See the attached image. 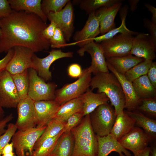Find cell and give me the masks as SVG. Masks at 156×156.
Here are the masks:
<instances>
[{"instance_id": "6da1fadb", "label": "cell", "mask_w": 156, "mask_h": 156, "mask_svg": "<svg viewBox=\"0 0 156 156\" xmlns=\"http://www.w3.org/2000/svg\"><path fill=\"white\" fill-rule=\"evenodd\" d=\"M47 26L34 14L12 10L8 16L0 18V53L17 46L28 48L34 53L48 49L49 40L42 34Z\"/></svg>"}, {"instance_id": "7a4b0ae2", "label": "cell", "mask_w": 156, "mask_h": 156, "mask_svg": "<svg viewBox=\"0 0 156 156\" xmlns=\"http://www.w3.org/2000/svg\"><path fill=\"white\" fill-rule=\"evenodd\" d=\"M91 90L97 89V93H103L107 96L114 107L117 115L124 111L125 99L119 81L112 73H101L92 78L90 84Z\"/></svg>"}, {"instance_id": "3957f363", "label": "cell", "mask_w": 156, "mask_h": 156, "mask_svg": "<svg viewBox=\"0 0 156 156\" xmlns=\"http://www.w3.org/2000/svg\"><path fill=\"white\" fill-rule=\"evenodd\" d=\"M79 124L71 131L74 139L71 156H96V135L91 126L90 115L85 116Z\"/></svg>"}, {"instance_id": "277c9868", "label": "cell", "mask_w": 156, "mask_h": 156, "mask_svg": "<svg viewBox=\"0 0 156 156\" xmlns=\"http://www.w3.org/2000/svg\"><path fill=\"white\" fill-rule=\"evenodd\" d=\"M89 115L91 126L96 135L103 136L110 133L117 116L111 105L108 103L101 105Z\"/></svg>"}, {"instance_id": "5b68a950", "label": "cell", "mask_w": 156, "mask_h": 156, "mask_svg": "<svg viewBox=\"0 0 156 156\" xmlns=\"http://www.w3.org/2000/svg\"><path fill=\"white\" fill-rule=\"evenodd\" d=\"M91 74L88 68L83 69L82 75L77 80L66 84L56 90L54 101L60 105L70 100L79 98L90 87Z\"/></svg>"}, {"instance_id": "8992f818", "label": "cell", "mask_w": 156, "mask_h": 156, "mask_svg": "<svg viewBox=\"0 0 156 156\" xmlns=\"http://www.w3.org/2000/svg\"><path fill=\"white\" fill-rule=\"evenodd\" d=\"M46 127L16 131L11 140L16 156H32L35 144Z\"/></svg>"}, {"instance_id": "52a82bcc", "label": "cell", "mask_w": 156, "mask_h": 156, "mask_svg": "<svg viewBox=\"0 0 156 156\" xmlns=\"http://www.w3.org/2000/svg\"><path fill=\"white\" fill-rule=\"evenodd\" d=\"M28 72V96L34 101L54 100L57 85L53 82L46 83L33 68L29 69Z\"/></svg>"}, {"instance_id": "ba28073f", "label": "cell", "mask_w": 156, "mask_h": 156, "mask_svg": "<svg viewBox=\"0 0 156 156\" xmlns=\"http://www.w3.org/2000/svg\"><path fill=\"white\" fill-rule=\"evenodd\" d=\"M131 34H118L99 43L106 59L130 54L134 37Z\"/></svg>"}, {"instance_id": "9c48e42d", "label": "cell", "mask_w": 156, "mask_h": 156, "mask_svg": "<svg viewBox=\"0 0 156 156\" xmlns=\"http://www.w3.org/2000/svg\"><path fill=\"white\" fill-rule=\"evenodd\" d=\"M20 99L12 75L5 70L0 72V105L16 108Z\"/></svg>"}, {"instance_id": "30bf717a", "label": "cell", "mask_w": 156, "mask_h": 156, "mask_svg": "<svg viewBox=\"0 0 156 156\" xmlns=\"http://www.w3.org/2000/svg\"><path fill=\"white\" fill-rule=\"evenodd\" d=\"M73 53L64 52L61 49H54L49 52L46 57L40 58L34 54L32 57V68L36 72L38 75L46 82L52 78V73L49 70L51 64L55 61L65 57H71Z\"/></svg>"}, {"instance_id": "8fae6325", "label": "cell", "mask_w": 156, "mask_h": 156, "mask_svg": "<svg viewBox=\"0 0 156 156\" xmlns=\"http://www.w3.org/2000/svg\"><path fill=\"white\" fill-rule=\"evenodd\" d=\"M47 16L62 30L66 41H69L74 31V10L71 1L69 0L60 11L50 13Z\"/></svg>"}, {"instance_id": "7c38bea8", "label": "cell", "mask_w": 156, "mask_h": 156, "mask_svg": "<svg viewBox=\"0 0 156 156\" xmlns=\"http://www.w3.org/2000/svg\"><path fill=\"white\" fill-rule=\"evenodd\" d=\"M16 108L18 117L15 124L18 130H25L36 127L34 101L28 96L20 100Z\"/></svg>"}, {"instance_id": "4fadbf2b", "label": "cell", "mask_w": 156, "mask_h": 156, "mask_svg": "<svg viewBox=\"0 0 156 156\" xmlns=\"http://www.w3.org/2000/svg\"><path fill=\"white\" fill-rule=\"evenodd\" d=\"M13 49V55L5 70L13 75L32 68V57L34 53L30 49L23 47L17 46Z\"/></svg>"}, {"instance_id": "5bb4252c", "label": "cell", "mask_w": 156, "mask_h": 156, "mask_svg": "<svg viewBox=\"0 0 156 156\" xmlns=\"http://www.w3.org/2000/svg\"><path fill=\"white\" fill-rule=\"evenodd\" d=\"M85 52L90 54L91 58V65L88 67L94 75L99 73L109 72L102 49L99 43L92 41L80 47L77 51L80 56Z\"/></svg>"}, {"instance_id": "9a60e30c", "label": "cell", "mask_w": 156, "mask_h": 156, "mask_svg": "<svg viewBox=\"0 0 156 156\" xmlns=\"http://www.w3.org/2000/svg\"><path fill=\"white\" fill-rule=\"evenodd\" d=\"M151 140L142 129L135 127L118 141L123 147L135 155L147 147Z\"/></svg>"}, {"instance_id": "2e32d148", "label": "cell", "mask_w": 156, "mask_h": 156, "mask_svg": "<svg viewBox=\"0 0 156 156\" xmlns=\"http://www.w3.org/2000/svg\"><path fill=\"white\" fill-rule=\"evenodd\" d=\"M100 34L99 20L95 12L89 14L88 19L83 28L76 32L73 36L75 42L66 44L67 46L77 45L80 47L93 41V39Z\"/></svg>"}, {"instance_id": "e0dca14e", "label": "cell", "mask_w": 156, "mask_h": 156, "mask_svg": "<svg viewBox=\"0 0 156 156\" xmlns=\"http://www.w3.org/2000/svg\"><path fill=\"white\" fill-rule=\"evenodd\" d=\"M156 48L149 34L138 33L134 37L130 54L144 60L153 61L156 57Z\"/></svg>"}, {"instance_id": "ac0fdd59", "label": "cell", "mask_w": 156, "mask_h": 156, "mask_svg": "<svg viewBox=\"0 0 156 156\" xmlns=\"http://www.w3.org/2000/svg\"><path fill=\"white\" fill-rule=\"evenodd\" d=\"M106 63L109 70L114 75L121 85L125 99V108L128 111L136 109L141 100L137 95L132 82L128 80L124 75L119 73L111 66Z\"/></svg>"}, {"instance_id": "d6986e66", "label": "cell", "mask_w": 156, "mask_h": 156, "mask_svg": "<svg viewBox=\"0 0 156 156\" xmlns=\"http://www.w3.org/2000/svg\"><path fill=\"white\" fill-rule=\"evenodd\" d=\"M121 1L112 5L101 8L95 12L99 20L101 35L115 28L114 20L122 5Z\"/></svg>"}, {"instance_id": "ffe728a7", "label": "cell", "mask_w": 156, "mask_h": 156, "mask_svg": "<svg viewBox=\"0 0 156 156\" xmlns=\"http://www.w3.org/2000/svg\"><path fill=\"white\" fill-rule=\"evenodd\" d=\"M34 105L37 127L46 126L60 105L54 100L34 101Z\"/></svg>"}, {"instance_id": "44dd1931", "label": "cell", "mask_w": 156, "mask_h": 156, "mask_svg": "<svg viewBox=\"0 0 156 156\" xmlns=\"http://www.w3.org/2000/svg\"><path fill=\"white\" fill-rule=\"evenodd\" d=\"M96 138L97 148L96 156H108L113 151L118 153L119 156H132L111 133L103 136L96 135Z\"/></svg>"}, {"instance_id": "7402d4cb", "label": "cell", "mask_w": 156, "mask_h": 156, "mask_svg": "<svg viewBox=\"0 0 156 156\" xmlns=\"http://www.w3.org/2000/svg\"><path fill=\"white\" fill-rule=\"evenodd\" d=\"M79 97L83 103L84 116L90 114L99 105L108 103L109 101L103 93H95L89 89Z\"/></svg>"}, {"instance_id": "603a6c76", "label": "cell", "mask_w": 156, "mask_h": 156, "mask_svg": "<svg viewBox=\"0 0 156 156\" xmlns=\"http://www.w3.org/2000/svg\"><path fill=\"white\" fill-rule=\"evenodd\" d=\"M11 9L15 11H24L34 14L45 23L48 19L41 8V0H8Z\"/></svg>"}, {"instance_id": "cb8c5ba5", "label": "cell", "mask_w": 156, "mask_h": 156, "mask_svg": "<svg viewBox=\"0 0 156 156\" xmlns=\"http://www.w3.org/2000/svg\"><path fill=\"white\" fill-rule=\"evenodd\" d=\"M135 125L134 120L124 110L117 115L110 133L119 141L130 131L135 127Z\"/></svg>"}, {"instance_id": "d4e9b609", "label": "cell", "mask_w": 156, "mask_h": 156, "mask_svg": "<svg viewBox=\"0 0 156 156\" xmlns=\"http://www.w3.org/2000/svg\"><path fill=\"white\" fill-rule=\"evenodd\" d=\"M106 59L107 63L111 66L118 72L123 75L131 68L144 60L131 54Z\"/></svg>"}, {"instance_id": "484cf974", "label": "cell", "mask_w": 156, "mask_h": 156, "mask_svg": "<svg viewBox=\"0 0 156 156\" xmlns=\"http://www.w3.org/2000/svg\"><path fill=\"white\" fill-rule=\"evenodd\" d=\"M83 103L79 98L75 99L60 105L53 118L66 121L68 118L76 113L83 112Z\"/></svg>"}, {"instance_id": "4316f807", "label": "cell", "mask_w": 156, "mask_h": 156, "mask_svg": "<svg viewBox=\"0 0 156 156\" xmlns=\"http://www.w3.org/2000/svg\"><path fill=\"white\" fill-rule=\"evenodd\" d=\"M134 120L135 124L141 127L151 140L156 136V120L140 112L125 111Z\"/></svg>"}, {"instance_id": "83f0119b", "label": "cell", "mask_w": 156, "mask_h": 156, "mask_svg": "<svg viewBox=\"0 0 156 156\" xmlns=\"http://www.w3.org/2000/svg\"><path fill=\"white\" fill-rule=\"evenodd\" d=\"M132 83L137 95L140 100L156 97V88L152 84L147 75L136 79Z\"/></svg>"}, {"instance_id": "f1b7e54d", "label": "cell", "mask_w": 156, "mask_h": 156, "mask_svg": "<svg viewBox=\"0 0 156 156\" xmlns=\"http://www.w3.org/2000/svg\"><path fill=\"white\" fill-rule=\"evenodd\" d=\"M74 146V139L71 132H64L58 139L53 150L49 156H71Z\"/></svg>"}, {"instance_id": "f546056e", "label": "cell", "mask_w": 156, "mask_h": 156, "mask_svg": "<svg viewBox=\"0 0 156 156\" xmlns=\"http://www.w3.org/2000/svg\"><path fill=\"white\" fill-rule=\"evenodd\" d=\"M121 10L120 18L121 23L118 27L115 28L105 34L97 36L94 38L93 40L96 43H100L103 41L110 39L118 35V34L128 33L133 35H136L138 33L129 30L126 25V18L127 12V9L126 6H125Z\"/></svg>"}, {"instance_id": "4dcf8cb0", "label": "cell", "mask_w": 156, "mask_h": 156, "mask_svg": "<svg viewBox=\"0 0 156 156\" xmlns=\"http://www.w3.org/2000/svg\"><path fill=\"white\" fill-rule=\"evenodd\" d=\"M66 122L56 119H52L47 124L43 133L36 142L34 150L45 140L54 137L62 131Z\"/></svg>"}, {"instance_id": "1f68e13d", "label": "cell", "mask_w": 156, "mask_h": 156, "mask_svg": "<svg viewBox=\"0 0 156 156\" xmlns=\"http://www.w3.org/2000/svg\"><path fill=\"white\" fill-rule=\"evenodd\" d=\"M28 70L12 75L20 100L28 96L29 88Z\"/></svg>"}, {"instance_id": "d6a6232c", "label": "cell", "mask_w": 156, "mask_h": 156, "mask_svg": "<svg viewBox=\"0 0 156 156\" xmlns=\"http://www.w3.org/2000/svg\"><path fill=\"white\" fill-rule=\"evenodd\" d=\"M120 0H78L79 7L88 14L95 12L99 9L113 5Z\"/></svg>"}, {"instance_id": "836d02e7", "label": "cell", "mask_w": 156, "mask_h": 156, "mask_svg": "<svg viewBox=\"0 0 156 156\" xmlns=\"http://www.w3.org/2000/svg\"><path fill=\"white\" fill-rule=\"evenodd\" d=\"M63 130L57 135L45 140L33 152L32 156H49L53 150Z\"/></svg>"}, {"instance_id": "e575fe53", "label": "cell", "mask_w": 156, "mask_h": 156, "mask_svg": "<svg viewBox=\"0 0 156 156\" xmlns=\"http://www.w3.org/2000/svg\"><path fill=\"white\" fill-rule=\"evenodd\" d=\"M153 61L144 60L127 71L124 75L126 79L132 82L139 77L146 75Z\"/></svg>"}, {"instance_id": "d590c367", "label": "cell", "mask_w": 156, "mask_h": 156, "mask_svg": "<svg viewBox=\"0 0 156 156\" xmlns=\"http://www.w3.org/2000/svg\"><path fill=\"white\" fill-rule=\"evenodd\" d=\"M69 0H43L41 2L42 10L47 16L50 13L58 12L62 10Z\"/></svg>"}, {"instance_id": "8d00e7d4", "label": "cell", "mask_w": 156, "mask_h": 156, "mask_svg": "<svg viewBox=\"0 0 156 156\" xmlns=\"http://www.w3.org/2000/svg\"><path fill=\"white\" fill-rule=\"evenodd\" d=\"M136 109L142 114L156 117V97L141 99Z\"/></svg>"}, {"instance_id": "74e56055", "label": "cell", "mask_w": 156, "mask_h": 156, "mask_svg": "<svg viewBox=\"0 0 156 156\" xmlns=\"http://www.w3.org/2000/svg\"><path fill=\"white\" fill-rule=\"evenodd\" d=\"M17 130L15 124L9 123L8 124L5 132L0 136V156H2V152L3 148L9 143Z\"/></svg>"}, {"instance_id": "f35d334b", "label": "cell", "mask_w": 156, "mask_h": 156, "mask_svg": "<svg viewBox=\"0 0 156 156\" xmlns=\"http://www.w3.org/2000/svg\"><path fill=\"white\" fill-rule=\"evenodd\" d=\"M66 40L62 30L57 27L52 37L49 40L52 48H60L66 47Z\"/></svg>"}, {"instance_id": "ab89813d", "label": "cell", "mask_w": 156, "mask_h": 156, "mask_svg": "<svg viewBox=\"0 0 156 156\" xmlns=\"http://www.w3.org/2000/svg\"><path fill=\"white\" fill-rule=\"evenodd\" d=\"M83 112L75 114L69 117L66 121L63 129L64 133H69L80 122L83 117Z\"/></svg>"}, {"instance_id": "60d3db41", "label": "cell", "mask_w": 156, "mask_h": 156, "mask_svg": "<svg viewBox=\"0 0 156 156\" xmlns=\"http://www.w3.org/2000/svg\"><path fill=\"white\" fill-rule=\"evenodd\" d=\"M83 72L81 66L77 63H73L68 67L67 73L68 75L73 78H79L82 75Z\"/></svg>"}, {"instance_id": "b9f144b4", "label": "cell", "mask_w": 156, "mask_h": 156, "mask_svg": "<svg viewBox=\"0 0 156 156\" xmlns=\"http://www.w3.org/2000/svg\"><path fill=\"white\" fill-rule=\"evenodd\" d=\"M145 27L150 32V36L155 45L156 46V24L147 19L144 20Z\"/></svg>"}, {"instance_id": "7bdbcfd3", "label": "cell", "mask_w": 156, "mask_h": 156, "mask_svg": "<svg viewBox=\"0 0 156 156\" xmlns=\"http://www.w3.org/2000/svg\"><path fill=\"white\" fill-rule=\"evenodd\" d=\"M12 11L8 0H0V18L8 16Z\"/></svg>"}, {"instance_id": "ee69618b", "label": "cell", "mask_w": 156, "mask_h": 156, "mask_svg": "<svg viewBox=\"0 0 156 156\" xmlns=\"http://www.w3.org/2000/svg\"><path fill=\"white\" fill-rule=\"evenodd\" d=\"M150 82L156 88V62H153L147 74Z\"/></svg>"}, {"instance_id": "f6af8a7d", "label": "cell", "mask_w": 156, "mask_h": 156, "mask_svg": "<svg viewBox=\"0 0 156 156\" xmlns=\"http://www.w3.org/2000/svg\"><path fill=\"white\" fill-rule=\"evenodd\" d=\"M57 27V26L55 23L50 22V24L42 31V34L44 37L49 40L53 36Z\"/></svg>"}, {"instance_id": "bcb514c9", "label": "cell", "mask_w": 156, "mask_h": 156, "mask_svg": "<svg viewBox=\"0 0 156 156\" xmlns=\"http://www.w3.org/2000/svg\"><path fill=\"white\" fill-rule=\"evenodd\" d=\"M14 53L13 49L9 50L6 55L2 59L0 60V72L5 70L6 66L12 58Z\"/></svg>"}, {"instance_id": "7dc6e473", "label": "cell", "mask_w": 156, "mask_h": 156, "mask_svg": "<svg viewBox=\"0 0 156 156\" xmlns=\"http://www.w3.org/2000/svg\"><path fill=\"white\" fill-rule=\"evenodd\" d=\"M13 118L12 114H10L0 120V136L5 132L8 124Z\"/></svg>"}, {"instance_id": "c3c4849f", "label": "cell", "mask_w": 156, "mask_h": 156, "mask_svg": "<svg viewBox=\"0 0 156 156\" xmlns=\"http://www.w3.org/2000/svg\"><path fill=\"white\" fill-rule=\"evenodd\" d=\"M145 6L150 11L152 14L151 21L156 24V8L154 7L148 3L145 4Z\"/></svg>"}, {"instance_id": "681fc988", "label": "cell", "mask_w": 156, "mask_h": 156, "mask_svg": "<svg viewBox=\"0 0 156 156\" xmlns=\"http://www.w3.org/2000/svg\"><path fill=\"white\" fill-rule=\"evenodd\" d=\"M13 146L12 142H11L10 143H8L3 148L2 152V155L13 152Z\"/></svg>"}, {"instance_id": "f907efd6", "label": "cell", "mask_w": 156, "mask_h": 156, "mask_svg": "<svg viewBox=\"0 0 156 156\" xmlns=\"http://www.w3.org/2000/svg\"><path fill=\"white\" fill-rule=\"evenodd\" d=\"M150 147L147 146L137 155L133 156H149Z\"/></svg>"}, {"instance_id": "816d5d0a", "label": "cell", "mask_w": 156, "mask_h": 156, "mask_svg": "<svg viewBox=\"0 0 156 156\" xmlns=\"http://www.w3.org/2000/svg\"><path fill=\"white\" fill-rule=\"evenodd\" d=\"M139 1V0H129L130 9L131 11H133L137 8V4Z\"/></svg>"}, {"instance_id": "f5cc1de1", "label": "cell", "mask_w": 156, "mask_h": 156, "mask_svg": "<svg viewBox=\"0 0 156 156\" xmlns=\"http://www.w3.org/2000/svg\"><path fill=\"white\" fill-rule=\"evenodd\" d=\"M150 153L151 156H156V147L155 146L150 148Z\"/></svg>"}, {"instance_id": "db71d44e", "label": "cell", "mask_w": 156, "mask_h": 156, "mask_svg": "<svg viewBox=\"0 0 156 156\" xmlns=\"http://www.w3.org/2000/svg\"><path fill=\"white\" fill-rule=\"evenodd\" d=\"M2 156H16V154L13 152L9 153L2 155Z\"/></svg>"}, {"instance_id": "11a10c76", "label": "cell", "mask_w": 156, "mask_h": 156, "mask_svg": "<svg viewBox=\"0 0 156 156\" xmlns=\"http://www.w3.org/2000/svg\"><path fill=\"white\" fill-rule=\"evenodd\" d=\"M4 113L3 108L0 105V114H4Z\"/></svg>"}, {"instance_id": "9f6ffc18", "label": "cell", "mask_w": 156, "mask_h": 156, "mask_svg": "<svg viewBox=\"0 0 156 156\" xmlns=\"http://www.w3.org/2000/svg\"><path fill=\"white\" fill-rule=\"evenodd\" d=\"M4 117V114H0V120L2 119Z\"/></svg>"}, {"instance_id": "6f0895ef", "label": "cell", "mask_w": 156, "mask_h": 156, "mask_svg": "<svg viewBox=\"0 0 156 156\" xmlns=\"http://www.w3.org/2000/svg\"><path fill=\"white\" fill-rule=\"evenodd\" d=\"M0 34H1V30L0 29Z\"/></svg>"}]
</instances>
